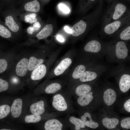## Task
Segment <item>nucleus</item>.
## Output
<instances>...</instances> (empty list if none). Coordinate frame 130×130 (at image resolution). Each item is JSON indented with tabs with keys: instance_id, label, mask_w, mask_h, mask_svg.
Returning <instances> with one entry per match:
<instances>
[{
	"instance_id": "23",
	"label": "nucleus",
	"mask_w": 130,
	"mask_h": 130,
	"mask_svg": "<svg viewBox=\"0 0 130 130\" xmlns=\"http://www.w3.org/2000/svg\"><path fill=\"white\" fill-rule=\"evenodd\" d=\"M91 90V88L90 85L84 84L78 86L76 89L75 92L76 94L79 96L90 92Z\"/></svg>"
},
{
	"instance_id": "7",
	"label": "nucleus",
	"mask_w": 130,
	"mask_h": 130,
	"mask_svg": "<svg viewBox=\"0 0 130 130\" xmlns=\"http://www.w3.org/2000/svg\"><path fill=\"white\" fill-rule=\"evenodd\" d=\"M72 63L71 59L66 58L62 60L54 70V74L57 76L62 74L67 69Z\"/></svg>"
},
{
	"instance_id": "6",
	"label": "nucleus",
	"mask_w": 130,
	"mask_h": 130,
	"mask_svg": "<svg viewBox=\"0 0 130 130\" xmlns=\"http://www.w3.org/2000/svg\"><path fill=\"white\" fill-rule=\"evenodd\" d=\"M87 26V24L85 22L82 20H80L72 27L71 34L75 37L79 36L85 32Z\"/></svg>"
},
{
	"instance_id": "42",
	"label": "nucleus",
	"mask_w": 130,
	"mask_h": 130,
	"mask_svg": "<svg viewBox=\"0 0 130 130\" xmlns=\"http://www.w3.org/2000/svg\"><path fill=\"white\" fill-rule=\"evenodd\" d=\"M99 6H102L103 2V0H99Z\"/></svg>"
},
{
	"instance_id": "24",
	"label": "nucleus",
	"mask_w": 130,
	"mask_h": 130,
	"mask_svg": "<svg viewBox=\"0 0 130 130\" xmlns=\"http://www.w3.org/2000/svg\"><path fill=\"white\" fill-rule=\"evenodd\" d=\"M86 70L85 66L82 65L78 66L74 69L72 74V77L75 79L79 78Z\"/></svg>"
},
{
	"instance_id": "4",
	"label": "nucleus",
	"mask_w": 130,
	"mask_h": 130,
	"mask_svg": "<svg viewBox=\"0 0 130 130\" xmlns=\"http://www.w3.org/2000/svg\"><path fill=\"white\" fill-rule=\"evenodd\" d=\"M115 52L117 57L119 59H125L128 54V50L125 43L120 41L117 42L116 46Z\"/></svg>"
},
{
	"instance_id": "20",
	"label": "nucleus",
	"mask_w": 130,
	"mask_h": 130,
	"mask_svg": "<svg viewBox=\"0 0 130 130\" xmlns=\"http://www.w3.org/2000/svg\"><path fill=\"white\" fill-rule=\"evenodd\" d=\"M44 61L42 59H38L32 56L29 59L28 64V69L29 71H32L42 64Z\"/></svg>"
},
{
	"instance_id": "26",
	"label": "nucleus",
	"mask_w": 130,
	"mask_h": 130,
	"mask_svg": "<svg viewBox=\"0 0 130 130\" xmlns=\"http://www.w3.org/2000/svg\"><path fill=\"white\" fill-rule=\"evenodd\" d=\"M70 122L75 126V129L76 130H80L81 128H84L85 127L84 123L80 119L74 117H71L69 119Z\"/></svg>"
},
{
	"instance_id": "11",
	"label": "nucleus",
	"mask_w": 130,
	"mask_h": 130,
	"mask_svg": "<svg viewBox=\"0 0 130 130\" xmlns=\"http://www.w3.org/2000/svg\"><path fill=\"white\" fill-rule=\"evenodd\" d=\"M100 43L96 40H92L88 42L84 47V50L87 52L97 53L101 50Z\"/></svg>"
},
{
	"instance_id": "28",
	"label": "nucleus",
	"mask_w": 130,
	"mask_h": 130,
	"mask_svg": "<svg viewBox=\"0 0 130 130\" xmlns=\"http://www.w3.org/2000/svg\"><path fill=\"white\" fill-rule=\"evenodd\" d=\"M41 117L39 115L32 114L26 116L25 118V121L27 123H36L41 120Z\"/></svg>"
},
{
	"instance_id": "19",
	"label": "nucleus",
	"mask_w": 130,
	"mask_h": 130,
	"mask_svg": "<svg viewBox=\"0 0 130 130\" xmlns=\"http://www.w3.org/2000/svg\"><path fill=\"white\" fill-rule=\"evenodd\" d=\"M103 125L108 129H111L115 128L119 123L118 119L116 118H104L102 120Z\"/></svg>"
},
{
	"instance_id": "21",
	"label": "nucleus",
	"mask_w": 130,
	"mask_h": 130,
	"mask_svg": "<svg viewBox=\"0 0 130 130\" xmlns=\"http://www.w3.org/2000/svg\"><path fill=\"white\" fill-rule=\"evenodd\" d=\"M5 21L6 25L11 31L16 32L19 31V27L12 16L9 15L7 16L5 19Z\"/></svg>"
},
{
	"instance_id": "5",
	"label": "nucleus",
	"mask_w": 130,
	"mask_h": 130,
	"mask_svg": "<svg viewBox=\"0 0 130 130\" xmlns=\"http://www.w3.org/2000/svg\"><path fill=\"white\" fill-rule=\"evenodd\" d=\"M28 60L26 58L21 59L17 64L16 68V72L20 77H23L26 74L28 70Z\"/></svg>"
},
{
	"instance_id": "32",
	"label": "nucleus",
	"mask_w": 130,
	"mask_h": 130,
	"mask_svg": "<svg viewBox=\"0 0 130 130\" xmlns=\"http://www.w3.org/2000/svg\"><path fill=\"white\" fill-rule=\"evenodd\" d=\"M9 88V84L6 81L0 78V92L6 91Z\"/></svg>"
},
{
	"instance_id": "17",
	"label": "nucleus",
	"mask_w": 130,
	"mask_h": 130,
	"mask_svg": "<svg viewBox=\"0 0 130 130\" xmlns=\"http://www.w3.org/2000/svg\"><path fill=\"white\" fill-rule=\"evenodd\" d=\"M92 93V92H89L79 96L77 100L78 104L81 106L89 105L93 99Z\"/></svg>"
},
{
	"instance_id": "31",
	"label": "nucleus",
	"mask_w": 130,
	"mask_h": 130,
	"mask_svg": "<svg viewBox=\"0 0 130 130\" xmlns=\"http://www.w3.org/2000/svg\"><path fill=\"white\" fill-rule=\"evenodd\" d=\"M36 15L35 13H31L26 15L24 20L26 22L32 24L37 21L36 18Z\"/></svg>"
},
{
	"instance_id": "34",
	"label": "nucleus",
	"mask_w": 130,
	"mask_h": 130,
	"mask_svg": "<svg viewBox=\"0 0 130 130\" xmlns=\"http://www.w3.org/2000/svg\"><path fill=\"white\" fill-rule=\"evenodd\" d=\"M8 65L7 61L3 59H0V73H2L6 70Z\"/></svg>"
},
{
	"instance_id": "29",
	"label": "nucleus",
	"mask_w": 130,
	"mask_h": 130,
	"mask_svg": "<svg viewBox=\"0 0 130 130\" xmlns=\"http://www.w3.org/2000/svg\"><path fill=\"white\" fill-rule=\"evenodd\" d=\"M120 38L122 40H128L130 39V26L125 28L120 33Z\"/></svg>"
},
{
	"instance_id": "43",
	"label": "nucleus",
	"mask_w": 130,
	"mask_h": 130,
	"mask_svg": "<svg viewBox=\"0 0 130 130\" xmlns=\"http://www.w3.org/2000/svg\"><path fill=\"white\" fill-rule=\"evenodd\" d=\"M113 0H107V1L109 3H110L112 2Z\"/></svg>"
},
{
	"instance_id": "18",
	"label": "nucleus",
	"mask_w": 130,
	"mask_h": 130,
	"mask_svg": "<svg viewBox=\"0 0 130 130\" xmlns=\"http://www.w3.org/2000/svg\"><path fill=\"white\" fill-rule=\"evenodd\" d=\"M24 8L27 11L38 12L40 10V4L37 0H34L26 3L24 6Z\"/></svg>"
},
{
	"instance_id": "22",
	"label": "nucleus",
	"mask_w": 130,
	"mask_h": 130,
	"mask_svg": "<svg viewBox=\"0 0 130 130\" xmlns=\"http://www.w3.org/2000/svg\"><path fill=\"white\" fill-rule=\"evenodd\" d=\"M97 76V74L96 72L87 71L85 72L79 78V79L82 82L89 81L95 79Z\"/></svg>"
},
{
	"instance_id": "41",
	"label": "nucleus",
	"mask_w": 130,
	"mask_h": 130,
	"mask_svg": "<svg viewBox=\"0 0 130 130\" xmlns=\"http://www.w3.org/2000/svg\"><path fill=\"white\" fill-rule=\"evenodd\" d=\"M33 27L39 28L41 27V25L39 22L37 21L34 23Z\"/></svg>"
},
{
	"instance_id": "36",
	"label": "nucleus",
	"mask_w": 130,
	"mask_h": 130,
	"mask_svg": "<svg viewBox=\"0 0 130 130\" xmlns=\"http://www.w3.org/2000/svg\"><path fill=\"white\" fill-rule=\"evenodd\" d=\"M97 0H83L84 5L88 8L92 6L96 2Z\"/></svg>"
},
{
	"instance_id": "27",
	"label": "nucleus",
	"mask_w": 130,
	"mask_h": 130,
	"mask_svg": "<svg viewBox=\"0 0 130 130\" xmlns=\"http://www.w3.org/2000/svg\"><path fill=\"white\" fill-rule=\"evenodd\" d=\"M10 111V106L6 104L0 105V120L6 117Z\"/></svg>"
},
{
	"instance_id": "13",
	"label": "nucleus",
	"mask_w": 130,
	"mask_h": 130,
	"mask_svg": "<svg viewBox=\"0 0 130 130\" xmlns=\"http://www.w3.org/2000/svg\"><path fill=\"white\" fill-rule=\"evenodd\" d=\"M62 124L58 120L54 119L48 120L45 123L44 128L46 130H61Z\"/></svg>"
},
{
	"instance_id": "33",
	"label": "nucleus",
	"mask_w": 130,
	"mask_h": 130,
	"mask_svg": "<svg viewBox=\"0 0 130 130\" xmlns=\"http://www.w3.org/2000/svg\"><path fill=\"white\" fill-rule=\"evenodd\" d=\"M121 125L123 128L127 129H130V117H127L123 119L121 121Z\"/></svg>"
},
{
	"instance_id": "39",
	"label": "nucleus",
	"mask_w": 130,
	"mask_h": 130,
	"mask_svg": "<svg viewBox=\"0 0 130 130\" xmlns=\"http://www.w3.org/2000/svg\"><path fill=\"white\" fill-rule=\"evenodd\" d=\"M56 39L58 41L61 42H64L65 40L63 37L60 35H58L57 36Z\"/></svg>"
},
{
	"instance_id": "10",
	"label": "nucleus",
	"mask_w": 130,
	"mask_h": 130,
	"mask_svg": "<svg viewBox=\"0 0 130 130\" xmlns=\"http://www.w3.org/2000/svg\"><path fill=\"white\" fill-rule=\"evenodd\" d=\"M116 94L115 91L111 89H108L104 92L103 99L105 104L110 106L113 104L116 101Z\"/></svg>"
},
{
	"instance_id": "25",
	"label": "nucleus",
	"mask_w": 130,
	"mask_h": 130,
	"mask_svg": "<svg viewBox=\"0 0 130 130\" xmlns=\"http://www.w3.org/2000/svg\"><path fill=\"white\" fill-rule=\"evenodd\" d=\"M61 88L60 84L54 83L48 85L45 89L46 92L49 94L54 93L60 90Z\"/></svg>"
},
{
	"instance_id": "15",
	"label": "nucleus",
	"mask_w": 130,
	"mask_h": 130,
	"mask_svg": "<svg viewBox=\"0 0 130 130\" xmlns=\"http://www.w3.org/2000/svg\"><path fill=\"white\" fill-rule=\"evenodd\" d=\"M81 119L87 127L91 128L96 129L98 126V124L92 120L91 115L89 113H85L81 117Z\"/></svg>"
},
{
	"instance_id": "1",
	"label": "nucleus",
	"mask_w": 130,
	"mask_h": 130,
	"mask_svg": "<svg viewBox=\"0 0 130 130\" xmlns=\"http://www.w3.org/2000/svg\"><path fill=\"white\" fill-rule=\"evenodd\" d=\"M126 5L117 0H114L109 9L108 18L110 20L115 21L122 18L127 10Z\"/></svg>"
},
{
	"instance_id": "16",
	"label": "nucleus",
	"mask_w": 130,
	"mask_h": 130,
	"mask_svg": "<svg viewBox=\"0 0 130 130\" xmlns=\"http://www.w3.org/2000/svg\"><path fill=\"white\" fill-rule=\"evenodd\" d=\"M53 30L52 25L51 24H47L37 34L36 37L39 39L46 38L51 35Z\"/></svg>"
},
{
	"instance_id": "35",
	"label": "nucleus",
	"mask_w": 130,
	"mask_h": 130,
	"mask_svg": "<svg viewBox=\"0 0 130 130\" xmlns=\"http://www.w3.org/2000/svg\"><path fill=\"white\" fill-rule=\"evenodd\" d=\"M58 7L60 10L65 13H68L70 12V9L69 8L65 5L62 3H60L59 4Z\"/></svg>"
},
{
	"instance_id": "30",
	"label": "nucleus",
	"mask_w": 130,
	"mask_h": 130,
	"mask_svg": "<svg viewBox=\"0 0 130 130\" xmlns=\"http://www.w3.org/2000/svg\"><path fill=\"white\" fill-rule=\"evenodd\" d=\"M11 33L6 28L0 24V36L5 38H8L11 37Z\"/></svg>"
},
{
	"instance_id": "2",
	"label": "nucleus",
	"mask_w": 130,
	"mask_h": 130,
	"mask_svg": "<svg viewBox=\"0 0 130 130\" xmlns=\"http://www.w3.org/2000/svg\"><path fill=\"white\" fill-rule=\"evenodd\" d=\"M124 20L122 19L112 22L106 25L104 27V32L107 35L111 34L120 28L123 24Z\"/></svg>"
},
{
	"instance_id": "40",
	"label": "nucleus",
	"mask_w": 130,
	"mask_h": 130,
	"mask_svg": "<svg viewBox=\"0 0 130 130\" xmlns=\"http://www.w3.org/2000/svg\"><path fill=\"white\" fill-rule=\"evenodd\" d=\"M64 29L65 31L67 33H71L72 31L71 29L67 26H65L64 28Z\"/></svg>"
},
{
	"instance_id": "3",
	"label": "nucleus",
	"mask_w": 130,
	"mask_h": 130,
	"mask_svg": "<svg viewBox=\"0 0 130 130\" xmlns=\"http://www.w3.org/2000/svg\"><path fill=\"white\" fill-rule=\"evenodd\" d=\"M52 104L54 107L59 111H65L67 108L64 98L59 94H56L54 96Z\"/></svg>"
},
{
	"instance_id": "37",
	"label": "nucleus",
	"mask_w": 130,
	"mask_h": 130,
	"mask_svg": "<svg viewBox=\"0 0 130 130\" xmlns=\"http://www.w3.org/2000/svg\"><path fill=\"white\" fill-rule=\"evenodd\" d=\"M124 107L125 110L127 112H130V99L127 100L125 103Z\"/></svg>"
},
{
	"instance_id": "9",
	"label": "nucleus",
	"mask_w": 130,
	"mask_h": 130,
	"mask_svg": "<svg viewBox=\"0 0 130 130\" xmlns=\"http://www.w3.org/2000/svg\"><path fill=\"white\" fill-rule=\"evenodd\" d=\"M22 106V101L20 98L15 100L11 107V111L13 117L15 118L18 117L21 114Z\"/></svg>"
},
{
	"instance_id": "14",
	"label": "nucleus",
	"mask_w": 130,
	"mask_h": 130,
	"mask_svg": "<svg viewBox=\"0 0 130 130\" xmlns=\"http://www.w3.org/2000/svg\"><path fill=\"white\" fill-rule=\"evenodd\" d=\"M30 110L33 114L39 115L42 114L45 111L44 101L40 100L33 104L30 106Z\"/></svg>"
},
{
	"instance_id": "44",
	"label": "nucleus",
	"mask_w": 130,
	"mask_h": 130,
	"mask_svg": "<svg viewBox=\"0 0 130 130\" xmlns=\"http://www.w3.org/2000/svg\"><path fill=\"white\" fill-rule=\"evenodd\" d=\"M127 0V1H129L130 0Z\"/></svg>"
},
{
	"instance_id": "12",
	"label": "nucleus",
	"mask_w": 130,
	"mask_h": 130,
	"mask_svg": "<svg viewBox=\"0 0 130 130\" xmlns=\"http://www.w3.org/2000/svg\"><path fill=\"white\" fill-rule=\"evenodd\" d=\"M120 90L124 93L127 92L130 88V76L125 74L121 77L119 82Z\"/></svg>"
},
{
	"instance_id": "38",
	"label": "nucleus",
	"mask_w": 130,
	"mask_h": 130,
	"mask_svg": "<svg viewBox=\"0 0 130 130\" xmlns=\"http://www.w3.org/2000/svg\"><path fill=\"white\" fill-rule=\"evenodd\" d=\"M34 31V28L33 27L30 26L27 29V32L30 34H32Z\"/></svg>"
},
{
	"instance_id": "8",
	"label": "nucleus",
	"mask_w": 130,
	"mask_h": 130,
	"mask_svg": "<svg viewBox=\"0 0 130 130\" xmlns=\"http://www.w3.org/2000/svg\"><path fill=\"white\" fill-rule=\"evenodd\" d=\"M46 71V66L42 64L33 70L31 74V78L33 80H40L45 76Z\"/></svg>"
}]
</instances>
